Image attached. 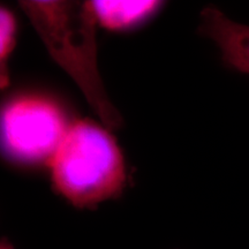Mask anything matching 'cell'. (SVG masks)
Returning <instances> with one entry per match:
<instances>
[{"instance_id":"1","label":"cell","mask_w":249,"mask_h":249,"mask_svg":"<svg viewBox=\"0 0 249 249\" xmlns=\"http://www.w3.org/2000/svg\"><path fill=\"white\" fill-rule=\"evenodd\" d=\"M53 60L76 83L107 129L123 124L98 71L96 21L90 1H20Z\"/></svg>"},{"instance_id":"2","label":"cell","mask_w":249,"mask_h":249,"mask_svg":"<svg viewBox=\"0 0 249 249\" xmlns=\"http://www.w3.org/2000/svg\"><path fill=\"white\" fill-rule=\"evenodd\" d=\"M49 164L55 191L80 209L118 197L126 186L119 145L107 127L92 120L71 124Z\"/></svg>"},{"instance_id":"3","label":"cell","mask_w":249,"mask_h":249,"mask_svg":"<svg viewBox=\"0 0 249 249\" xmlns=\"http://www.w3.org/2000/svg\"><path fill=\"white\" fill-rule=\"evenodd\" d=\"M68 128L64 110L44 96H15L0 107V149L13 160L50 163Z\"/></svg>"},{"instance_id":"4","label":"cell","mask_w":249,"mask_h":249,"mask_svg":"<svg viewBox=\"0 0 249 249\" xmlns=\"http://www.w3.org/2000/svg\"><path fill=\"white\" fill-rule=\"evenodd\" d=\"M198 31L214 42L227 66L249 75V26L231 20L219 9L207 7L201 13Z\"/></svg>"},{"instance_id":"5","label":"cell","mask_w":249,"mask_h":249,"mask_svg":"<svg viewBox=\"0 0 249 249\" xmlns=\"http://www.w3.org/2000/svg\"><path fill=\"white\" fill-rule=\"evenodd\" d=\"M92 13L99 26L111 30H123L147 21L158 9L160 1H90Z\"/></svg>"},{"instance_id":"6","label":"cell","mask_w":249,"mask_h":249,"mask_svg":"<svg viewBox=\"0 0 249 249\" xmlns=\"http://www.w3.org/2000/svg\"><path fill=\"white\" fill-rule=\"evenodd\" d=\"M18 22L14 14L0 5V92L9 86L8 61L17 45Z\"/></svg>"},{"instance_id":"7","label":"cell","mask_w":249,"mask_h":249,"mask_svg":"<svg viewBox=\"0 0 249 249\" xmlns=\"http://www.w3.org/2000/svg\"><path fill=\"white\" fill-rule=\"evenodd\" d=\"M0 249H15V247L7 238L2 236V238H0Z\"/></svg>"}]
</instances>
